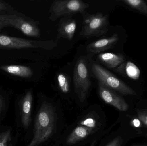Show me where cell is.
<instances>
[{
	"mask_svg": "<svg viewBox=\"0 0 147 146\" xmlns=\"http://www.w3.org/2000/svg\"><path fill=\"white\" fill-rule=\"evenodd\" d=\"M55 128L53 107L49 103H43L35 118L33 138L28 146H37L45 142L53 134Z\"/></svg>",
	"mask_w": 147,
	"mask_h": 146,
	"instance_id": "1",
	"label": "cell"
},
{
	"mask_svg": "<svg viewBox=\"0 0 147 146\" xmlns=\"http://www.w3.org/2000/svg\"><path fill=\"white\" fill-rule=\"evenodd\" d=\"M121 146V145H120V144H119V145H117V146Z\"/></svg>",
	"mask_w": 147,
	"mask_h": 146,
	"instance_id": "27",
	"label": "cell"
},
{
	"mask_svg": "<svg viewBox=\"0 0 147 146\" xmlns=\"http://www.w3.org/2000/svg\"></svg>",
	"mask_w": 147,
	"mask_h": 146,
	"instance_id": "28",
	"label": "cell"
},
{
	"mask_svg": "<svg viewBox=\"0 0 147 146\" xmlns=\"http://www.w3.org/2000/svg\"><path fill=\"white\" fill-rule=\"evenodd\" d=\"M132 8L147 15V4L142 0H125L122 1Z\"/></svg>",
	"mask_w": 147,
	"mask_h": 146,
	"instance_id": "17",
	"label": "cell"
},
{
	"mask_svg": "<svg viewBox=\"0 0 147 146\" xmlns=\"http://www.w3.org/2000/svg\"><path fill=\"white\" fill-rule=\"evenodd\" d=\"M137 113L138 119L144 125L147 126V109L138 110Z\"/></svg>",
	"mask_w": 147,
	"mask_h": 146,
	"instance_id": "20",
	"label": "cell"
},
{
	"mask_svg": "<svg viewBox=\"0 0 147 146\" xmlns=\"http://www.w3.org/2000/svg\"><path fill=\"white\" fill-rule=\"evenodd\" d=\"M80 123L82 126L90 128H93L96 126V121L93 118H87L81 121Z\"/></svg>",
	"mask_w": 147,
	"mask_h": 146,
	"instance_id": "21",
	"label": "cell"
},
{
	"mask_svg": "<svg viewBox=\"0 0 147 146\" xmlns=\"http://www.w3.org/2000/svg\"><path fill=\"white\" fill-rule=\"evenodd\" d=\"M13 7L8 3L3 1H0V13H5L14 11Z\"/></svg>",
	"mask_w": 147,
	"mask_h": 146,
	"instance_id": "19",
	"label": "cell"
},
{
	"mask_svg": "<svg viewBox=\"0 0 147 146\" xmlns=\"http://www.w3.org/2000/svg\"><path fill=\"white\" fill-rule=\"evenodd\" d=\"M57 46L53 40H33L0 34V48L4 49H42L51 50Z\"/></svg>",
	"mask_w": 147,
	"mask_h": 146,
	"instance_id": "5",
	"label": "cell"
},
{
	"mask_svg": "<svg viewBox=\"0 0 147 146\" xmlns=\"http://www.w3.org/2000/svg\"><path fill=\"white\" fill-rule=\"evenodd\" d=\"M91 71L98 82L106 87L123 95H136L134 90L99 64L93 63Z\"/></svg>",
	"mask_w": 147,
	"mask_h": 146,
	"instance_id": "4",
	"label": "cell"
},
{
	"mask_svg": "<svg viewBox=\"0 0 147 146\" xmlns=\"http://www.w3.org/2000/svg\"><path fill=\"white\" fill-rule=\"evenodd\" d=\"M99 96L106 103L111 105L120 111H126L128 110L129 105L121 97L106 87L101 83H98Z\"/></svg>",
	"mask_w": 147,
	"mask_h": 146,
	"instance_id": "8",
	"label": "cell"
},
{
	"mask_svg": "<svg viewBox=\"0 0 147 146\" xmlns=\"http://www.w3.org/2000/svg\"><path fill=\"white\" fill-rule=\"evenodd\" d=\"M0 70L9 75L24 79L30 78L33 75L32 69L24 65H3L0 67Z\"/></svg>",
	"mask_w": 147,
	"mask_h": 146,
	"instance_id": "12",
	"label": "cell"
},
{
	"mask_svg": "<svg viewBox=\"0 0 147 146\" xmlns=\"http://www.w3.org/2000/svg\"><path fill=\"white\" fill-rule=\"evenodd\" d=\"M6 106V99L3 92L0 91V117Z\"/></svg>",
	"mask_w": 147,
	"mask_h": 146,
	"instance_id": "22",
	"label": "cell"
},
{
	"mask_svg": "<svg viewBox=\"0 0 147 146\" xmlns=\"http://www.w3.org/2000/svg\"><path fill=\"white\" fill-rule=\"evenodd\" d=\"M82 14L83 20L80 34L84 37H99L108 32V15L102 13L90 14L85 11Z\"/></svg>",
	"mask_w": 147,
	"mask_h": 146,
	"instance_id": "3",
	"label": "cell"
},
{
	"mask_svg": "<svg viewBox=\"0 0 147 146\" xmlns=\"http://www.w3.org/2000/svg\"><path fill=\"white\" fill-rule=\"evenodd\" d=\"M12 140L9 143L8 145L7 146H16V139H14Z\"/></svg>",
	"mask_w": 147,
	"mask_h": 146,
	"instance_id": "25",
	"label": "cell"
},
{
	"mask_svg": "<svg viewBox=\"0 0 147 146\" xmlns=\"http://www.w3.org/2000/svg\"><path fill=\"white\" fill-rule=\"evenodd\" d=\"M13 139L11 129H6L0 131V146H7Z\"/></svg>",
	"mask_w": 147,
	"mask_h": 146,
	"instance_id": "18",
	"label": "cell"
},
{
	"mask_svg": "<svg viewBox=\"0 0 147 146\" xmlns=\"http://www.w3.org/2000/svg\"><path fill=\"white\" fill-rule=\"evenodd\" d=\"M121 138L120 136L117 137L112 140L107 146H117L121 143Z\"/></svg>",
	"mask_w": 147,
	"mask_h": 146,
	"instance_id": "24",
	"label": "cell"
},
{
	"mask_svg": "<svg viewBox=\"0 0 147 146\" xmlns=\"http://www.w3.org/2000/svg\"><path fill=\"white\" fill-rule=\"evenodd\" d=\"M114 71L123 76H126L133 79L140 78V71L138 67L130 61L124 62L114 69Z\"/></svg>",
	"mask_w": 147,
	"mask_h": 146,
	"instance_id": "14",
	"label": "cell"
},
{
	"mask_svg": "<svg viewBox=\"0 0 147 146\" xmlns=\"http://www.w3.org/2000/svg\"><path fill=\"white\" fill-rule=\"evenodd\" d=\"M89 4L80 0L55 1L50 8L49 19L55 21L61 17L71 16L76 13H83Z\"/></svg>",
	"mask_w": 147,
	"mask_h": 146,
	"instance_id": "7",
	"label": "cell"
},
{
	"mask_svg": "<svg viewBox=\"0 0 147 146\" xmlns=\"http://www.w3.org/2000/svg\"><path fill=\"white\" fill-rule=\"evenodd\" d=\"M92 129L84 126H79L74 129L68 138L67 144L73 145L85 139L92 133Z\"/></svg>",
	"mask_w": 147,
	"mask_h": 146,
	"instance_id": "15",
	"label": "cell"
},
{
	"mask_svg": "<svg viewBox=\"0 0 147 146\" xmlns=\"http://www.w3.org/2000/svg\"><path fill=\"white\" fill-rule=\"evenodd\" d=\"M59 87L62 92L67 93L70 91L71 80L69 76L64 73H59L57 76Z\"/></svg>",
	"mask_w": 147,
	"mask_h": 146,
	"instance_id": "16",
	"label": "cell"
},
{
	"mask_svg": "<svg viewBox=\"0 0 147 146\" xmlns=\"http://www.w3.org/2000/svg\"><path fill=\"white\" fill-rule=\"evenodd\" d=\"M74 81L75 93L80 101L84 102L91 85L89 68L84 57L79 58L76 62Z\"/></svg>",
	"mask_w": 147,
	"mask_h": 146,
	"instance_id": "6",
	"label": "cell"
},
{
	"mask_svg": "<svg viewBox=\"0 0 147 146\" xmlns=\"http://www.w3.org/2000/svg\"><path fill=\"white\" fill-rule=\"evenodd\" d=\"M32 101V92L31 90L28 91L22 97L20 100L21 121L25 128H28L31 122Z\"/></svg>",
	"mask_w": 147,
	"mask_h": 146,
	"instance_id": "9",
	"label": "cell"
},
{
	"mask_svg": "<svg viewBox=\"0 0 147 146\" xmlns=\"http://www.w3.org/2000/svg\"><path fill=\"white\" fill-rule=\"evenodd\" d=\"M118 39V35L114 34L111 37L101 39L89 44L86 46V50L90 54H98L113 48L117 43Z\"/></svg>",
	"mask_w": 147,
	"mask_h": 146,
	"instance_id": "10",
	"label": "cell"
},
{
	"mask_svg": "<svg viewBox=\"0 0 147 146\" xmlns=\"http://www.w3.org/2000/svg\"><path fill=\"white\" fill-rule=\"evenodd\" d=\"M76 28V21L71 16L63 17L59 23L58 37L71 40L74 37Z\"/></svg>",
	"mask_w": 147,
	"mask_h": 146,
	"instance_id": "11",
	"label": "cell"
},
{
	"mask_svg": "<svg viewBox=\"0 0 147 146\" xmlns=\"http://www.w3.org/2000/svg\"><path fill=\"white\" fill-rule=\"evenodd\" d=\"M4 27H6V26L0 21V31L2 29H3Z\"/></svg>",
	"mask_w": 147,
	"mask_h": 146,
	"instance_id": "26",
	"label": "cell"
},
{
	"mask_svg": "<svg viewBox=\"0 0 147 146\" xmlns=\"http://www.w3.org/2000/svg\"><path fill=\"white\" fill-rule=\"evenodd\" d=\"M131 124L135 128H140L142 127V122L138 118H134L131 121Z\"/></svg>",
	"mask_w": 147,
	"mask_h": 146,
	"instance_id": "23",
	"label": "cell"
},
{
	"mask_svg": "<svg viewBox=\"0 0 147 146\" xmlns=\"http://www.w3.org/2000/svg\"><path fill=\"white\" fill-rule=\"evenodd\" d=\"M0 21L6 27H11L17 29L28 37H37L41 33L38 21L15 10L9 13H0Z\"/></svg>",
	"mask_w": 147,
	"mask_h": 146,
	"instance_id": "2",
	"label": "cell"
},
{
	"mask_svg": "<svg viewBox=\"0 0 147 146\" xmlns=\"http://www.w3.org/2000/svg\"><path fill=\"white\" fill-rule=\"evenodd\" d=\"M97 59L106 67L111 69H115L125 61L122 55L111 53H100L97 55Z\"/></svg>",
	"mask_w": 147,
	"mask_h": 146,
	"instance_id": "13",
	"label": "cell"
}]
</instances>
